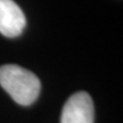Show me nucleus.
I'll use <instances>...</instances> for the list:
<instances>
[{
  "label": "nucleus",
  "instance_id": "obj_3",
  "mask_svg": "<svg viewBox=\"0 0 123 123\" xmlns=\"http://www.w3.org/2000/svg\"><path fill=\"white\" fill-rule=\"evenodd\" d=\"M26 25V18L14 0H0V33L8 38L18 37Z\"/></svg>",
  "mask_w": 123,
  "mask_h": 123
},
{
  "label": "nucleus",
  "instance_id": "obj_1",
  "mask_svg": "<svg viewBox=\"0 0 123 123\" xmlns=\"http://www.w3.org/2000/svg\"><path fill=\"white\" fill-rule=\"evenodd\" d=\"M0 86L22 106L33 104L38 99L41 89L38 76L18 65H4L0 67Z\"/></svg>",
  "mask_w": 123,
  "mask_h": 123
},
{
  "label": "nucleus",
  "instance_id": "obj_2",
  "mask_svg": "<svg viewBox=\"0 0 123 123\" xmlns=\"http://www.w3.org/2000/svg\"><path fill=\"white\" fill-rule=\"evenodd\" d=\"M61 123H93V103L90 95L84 91L72 95L63 107Z\"/></svg>",
  "mask_w": 123,
  "mask_h": 123
}]
</instances>
